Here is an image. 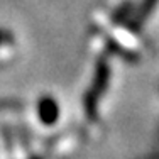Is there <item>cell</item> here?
I'll list each match as a JSON object with an SVG mask.
<instances>
[{"instance_id": "obj_2", "label": "cell", "mask_w": 159, "mask_h": 159, "mask_svg": "<svg viewBox=\"0 0 159 159\" xmlns=\"http://www.w3.org/2000/svg\"><path fill=\"white\" fill-rule=\"evenodd\" d=\"M39 115L43 119V122L51 124L58 119V105H56L54 100L51 98H44L39 103Z\"/></svg>"}, {"instance_id": "obj_3", "label": "cell", "mask_w": 159, "mask_h": 159, "mask_svg": "<svg viewBox=\"0 0 159 159\" xmlns=\"http://www.w3.org/2000/svg\"><path fill=\"white\" fill-rule=\"evenodd\" d=\"M156 3V0H146V3H144V7L141 10H139V16H137V25L141 24L144 20V17H146V14L151 12V9H152V5Z\"/></svg>"}, {"instance_id": "obj_1", "label": "cell", "mask_w": 159, "mask_h": 159, "mask_svg": "<svg viewBox=\"0 0 159 159\" xmlns=\"http://www.w3.org/2000/svg\"><path fill=\"white\" fill-rule=\"evenodd\" d=\"M107 81H108V66L103 61H100L97 66L95 83H93L92 90L88 92L86 100H85V110L90 120H95V117H97V103H98L100 95L103 93L105 86H107Z\"/></svg>"}]
</instances>
